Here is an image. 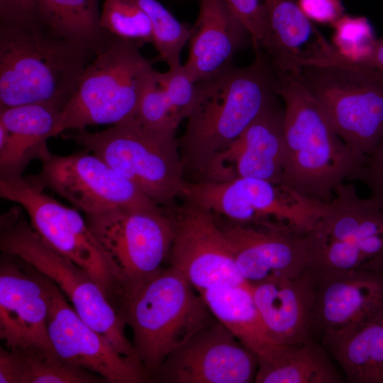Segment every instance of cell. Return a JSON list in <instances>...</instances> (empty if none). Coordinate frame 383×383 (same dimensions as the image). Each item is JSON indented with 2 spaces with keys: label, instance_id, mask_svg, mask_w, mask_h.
<instances>
[{
  "label": "cell",
  "instance_id": "obj_18",
  "mask_svg": "<svg viewBox=\"0 0 383 383\" xmlns=\"http://www.w3.org/2000/svg\"><path fill=\"white\" fill-rule=\"evenodd\" d=\"M235 263L248 283L299 277L309 265L306 234L231 222L222 227Z\"/></svg>",
  "mask_w": 383,
  "mask_h": 383
},
{
  "label": "cell",
  "instance_id": "obj_36",
  "mask_svg": "<svg viewBox=\"0 0 383 383\" xmlns=\"http://www.w3.org/2000/svg\"><path fill=\"white\" fill-rule=\"evenodd\" d=\"M355 179L366 184L370 196L383 206V140L367 157Z\"/></svg>",
  "mask_w": 383,
  "mask_h": 383
},
{
  "label": "cell",
  "instance_id": "obj_8",
  "mask_svg": "<svg viewBox=\"0 0 383 383\" xmlns=\"http://www.w3.org/2000/svg\"><path fill=\"white\" fill-rule=\"evenodd\" d=\"M85 219L116 275L118 310L162 269L174 236L172 211L157 204L118 206L85 214Z\"/></svg>",
  "mask_w": 383,
  "mask_h": 383
},
{
  "label": "cell",
  "instance_id": "obj_34",
  "mask_svg": "<svg viewBox=\"0 0 383 383\" xmlns=\"http://www.w3.org/2000/svg\"><path fill=\"white\" fill-rule=\"evenodd\" d=\"M156 79L174 113L182 120L187 118L195 100L196 83L189 78L184 66L179 64L165 72L157 71Z\"/></svg>",
  "mask_w": 383,
  "mask_h": 383
},
{
  "label": "cell",
  "instance_id": "obj_40",
  "mask_svg": "<svg viewBox=\"0 0 383 383\" xmlns=\"http://www.w3.org/2000/svg\"><path fill=\"white\" fill-rule=\"evenodd\" d=\"M382 272H383V268H382Z\"/></svg>",
  "mask_w": 383,
  "mask_h": 383
},
{
  "label": "cell",
  "instance_id": "obj_7",
  "mask_svg": "<svg viewBox=\"0 0 383 383\" xmlns=\"http://www.w3.org/2000/svg\"><path fill=\"white\" fill-rule=\"evenodd\" d=\"M0 250L25 261L52 280L84 321L120 354L143 368L126 335L123 318L96 282L46 243L20 209H11L1 216Z\"/></svg>",
  "mask_w": 383,
  "mask_h": 383
},
{
  "label": "cell",
  "instance_id": "obj_29",
  "mask_svg": "<svg viewBox=\"0 0 383 383\" xmlns=\"http://www.w3.org/2000/svg\"><path fill=\"white\" fill-rule=\"evenodd\" d=\"M329 353L346 382L383 383V314Z\"/></svg>",
  "mask_w": 383,
  "mask_h": 383
},
{
  "label": "cell",
  "instance_id": "obj_17",
  "mask_svg": "<svg viewBox=\"0 0 383 383\" xmlns=\"http://www.w3.org/2000/svg\"><path fill=\"white\" fill-rule=\"evenodd\" d=\"M277 99L216 155L200 181L252 177L282 185L286 157L284 110Z\"/></svg>",
  "mask_w": 383,
  "mask_h": 383
},
{
  "label": "cell",
  "instance_id": "obj_28",
  "mask_svg": "<svg viewBox=\"0 0 383 383\" xmlns=\"http://www.w3.org/2000/svg\"><path fill=\"white\" fill-rule=\"evenodd\" d=\"M99 0H37V23L50 35L91 50L109 35L101 26Z\"/></svg>",
  "mask_w": 383,
  "mask_h": 383
},
{
  "label": "cell",
  "instance_id": "obj_5",
  "mask_svg": "<svg viewBox=\"0 0 383 383\" xmlns=\"http://www.w3.org/2000/svg\"><path fill=\"white\" fill-rule=\"evenodd\" d=\"M140 46L111 33L94 52L77 89L62 109L53 137L133 118L155 70Z\"/></svg>",
  "mask_w": 383,
  "mask_h": 383
},
{
  "label": "cell",
  "instance_id": "obj_1",
  "mask_svg": "<svg viewBox=\"0 0 383 383\" xmlns=\"http://www.w3.org/2000/svg\"><path fill=\"white\" fill-rule=\"evenodd\" d=\"M277 87V72L262 50L248 66L233 65L196 82L194 106L179 140L184 172L201 180L216 155L279 97Z\"/></svg>",
  "mask_w": 383,
  "mask_h": 383
},
{
  "label": "cell",
  "instance_id": "obj_19",
  "mask_svg": "<svg viewBox=\"0 0 383 383\" xmlns=\"http://www.w3.org/2000/svg\"><path fill=\"white\" fill-rule=\"evenodd\" d=\"M48 312L40 284L16 257L2 252L0 338L6 348H37L56 353L48 334Z\"/></svg>",
  "mask_w": 383,
  "mask_h": 383
},
{
  "label": "cell",
  "instance_id": "obj_22",
  "mask_svg": "<svg viewBox=\"0 0 383 383\" xmlns=\"http://www.w3.org/2000/svg\"><path fill=\"white\" fill-rule=\"evenodd\" d=\"M249 39L248 30L223 0H200L184 70L195 83L209 79L233 65L234 56Z\"/></svg>",
  "mask_w": 383,
  "mask_h": 383
},
{
  "label": "cell",
  "instance_id": "obj_11",
  "mask_svg": "<svg viewBox=\"0 0 383 383\" xmlns=\"http://www.w3.org/2000/svg\"><path fill=\"white\" fill-rule=\"evenodd\" d=\"M43 189L29 177L16 181L0 179V196L23 209L42 239L87 271L116 309L117 277L86 219L76 209L60 203Z\"/></svg>",
  "mask_w": 383,
  "mask_h": 383
},
{
  "label": "cell",
  "instance_id": "obj_37",
  "mask_svg": "<svg viewBox=\"0 0 383 383\" xmlns=\"http://www.w3.org/2000/svg\"><path fill=\"white\" fill-rule=\"evenodd\" d=\"M37 0H0V23L30 26L37 23Z\"/></svg>",
  "mask_w": 383,
  "mask_h": 383
},
{
  "label": "cell",
  "instance_id": "obj_4",
  "mask_svg": "<svg viewBox=\"0 0 383 383\" xmlns=\"http://www.w3.org/2000/svg\"><path fill=\"white\" fill-rule=\"evenodd\" d=\"M118 312L149 382L172 352L216 320L202 296L170 265L124 299Z\"/></svg>",
  "mask_w": 383,
  "mask_h": 383
},
{
  "label": "cell",
  "instance_id": "obj_38",
  "mask_svg": "<svg viewBox=\"0 0 383 383\" xmlns=\"http://www.w3.org/2000/svg\"><path fill=\"white\" fill-rule=\"evenodd\" d=\"M297 2L311 21L333 26L344 15L340 0H298Z\"/></svg>",
  "mask_w": 383,
  "mask_h": 383
},
{
  "label": "cell",
  "instance_id": "obj_10",
  "mask_svg": "<svg viewBox=\"0 0 383 383\" xmlns=\"http://www.w3.org/2000/svg\"><path fill=\"white\" fill-rule=\"evenodd\" d=\"M180 197L231 222L306 234L326 203L284 186L252 177L227 181H187Z\"/></svg>",
  "mask_w": 383,
  "mask_h": 383
},
{
  "label": "cell",
  "instance_id": "obj_31",
  "mask_svg": "<svg viewBox=\"0 0 383 383\" xmlns=\"http://www.w3.org/2000/svg\"><path fill=\"white\" fill-rule=\"evenodd\" d=\"M100 23L101 28L111 35L140 47L152 43L150 19L134 0H104Z\"/></svg>",
  "mask_w": 383,
  "mask_h": 383
},
{
  "label": "cell",
  "instance_id": "obj_26",
  "mask_svg": "<svg viewBox=\"0 0 383 383\" xmlns=\"http://www.w3.org/2000/svg\"><path fill=\"white\" fill-rule=\"evenodd\" d=\"M328 350L318 341L277 343L270 354L258 359L256 383H343Z\"/></svg>",
  "mask_w": 383,
  "mask_h": 383
},
{
  "label": "cell",
  "instance_id": "obj_2",
  "mask_svg": "<svg viewBox=\"0 0 383 383\" xmlns=\"http://www.w3.org/2000/svg\"><path fill=\"white\" fill-rule=\"evenodd\" d=\"M276 72L284 110L282 185L329 202L340 184L355 179L362 163L335 132L299 72Z\"/></svg>",
  "mask_w": 383,
  "mask_h": 383
},
{
  "label": "cell",
  "instance_id": "obj_6",
  "mask_svg": "<svg viewBox=\"0 0 383 383\" xmlns=\"http://www.w3.org/2000/svg\"><path fill=\"white\" fill-rule=\"evenodd\" d=\"M60 135L102 159L157 204L175 209L186 182L176 131L152 128L133 117L103 131Z\"/></svg>",
  "mask_w": 383,
  "mask_h": 383
},
{
  "label": "cell",
  "instance_id": "obj_39",
  "mask_svg": "<svg viewBox=\"0 0 383 383\" xmlns=\"http://www.w3.org/2000/svg\"><path fill=\"white\" fill-rule=\"evenodd\" d=\"M354 65L374 69L383 72V38L375 39L367 51L362 56L354 60L335 57L328 65Z\"/></svg>",
  "mask_w": 383,
  "mask_h": 383
},
{
  "label": "cell",
  "instance_id": "obj_30",
  "mask_svg": "<svg viewBox=\"0 0 383 383\" xmlns=\"http://www.w3.org/2000/svg\"><path fill=\"white\" fill-rule=\"evenodd\" d=\"M134 1L150 19L152 43L159 53V57L169 67L181 64L180 54L189 41L192 26L179 21L157 0Z\"/></svg>",
  "mask_w": 383,
  "mask_h": 383
},
{
  "label": "cell",
  "instance_id": "obj_20",
  "mask_svg": "<svg viewBox=\"0 0 383 383\" xmlns=\"http://www.w3.org/2000/svg\"><path fill=\"white\" fill-rule=\"evenodd\" d=\"M318 279L310 270L294 278L274 277L249 283L266 327L278 343L318 340L314 309Z\"/></svg>",
  "mask_w": 383,
  "mask_h": 383
},
{
  "label": "cell",
  "instance_id": "obj_32",
  "mask_svg": "<svg viewBox=\"0 0 383 383\" xmlns=\"http://www.w3.org/2000/svg\"><path fill=\"white\" fill-rule=\"evenodd\" d=\"M335 49L329 57L354 60L364 55L375 40L370 25L362 16L343 15L333 25Z\"/></svg>",
  "mask_w": 383,
  "mask_h": 383
},
{
  "label": "cell",
  "instance_id": "obj_27",
  "mask_svg": "<svg viewBox=\"0 0 383 383\" xmlns=\"http://www.w3.org/2000/svg\"><path fill=\"white\" fill-rule=\"evenodd\" d=\"M101 377L37 348H0V383H101Z\"/></svg>",
  "mask_w": 383,
  "mask_h": 383
},
{
  "label": "cell",
  "instance_id": "obj_15",
  "mask_svg": "<svg viewBox=\"0 0 383 383\" xmlns=\"http://www.w3.org/2000/svg\"><path fill=\"white\" fill-rule=\"evenodd\" d=\"M257 367V355L216 319L172 352L150 382L250 383Z\"/></svg>",
  "mask_w": 383,
  "mask_h": 383
},
{
  "label": "cell",
  "instance_id": "obj_16",
  "mask_svg": "<svg viewBox=\"0 0 383 383\" xmlns=\"http://www.w3.org/2000/svg\"><path fill=\"white\" fill-rule=\"evenodd\" d=\"M383 314V272L359 270L318 278V340L330 352Z\"/></svg>",
  "mask_w": 383,
  "mask_h": 383
},
{
  "label": "cell",
  "instance_id": "obj_24",
  "mask_svg": "<svg viewBox=\"0 0 383 383\" xmlns=\"http://www.w3.org/2000/svg\"><path fill=\"white\" fill-rule=\"evenodd\" d=\"M268 34L262 50L277 71L299 72L332 44L295 0H265Z\"/></svg>",
  "mask_w": 383,
  "mask_h": 383
},
{
  "label": "cell",
  "instance_id": "obj_23",
  "mask_svg": "<svg viewBox=\"0 0 383 383\" xmlns=\"http://www.w3.org/2000/svg\"><path fill=\"white\" fill-rule=\"evenodd\" d=\"M60 113L43 104L0 108V123L7 131L6 140L0 145V179H23L31 161H40L50 152L48 140L53 137Z\"/></svg>",
  "mask_w": 383,
  "mask_h": 383
},
{
  "label": "cell",
  "instance_id": "obj_21",
  "mask_svg": "<svg viewBox=\"0 0 383 383\" xmlns=\"http://www.w3.org/2000/svg\"><path fill=\"white\" fill-rule=\"evenodd\" d=\"M311 233L339 241L362 254L372 270L383 268V206L373 198H361L353 184L335 191Z\"/></svg>",
  "mask_w": 383,
  "mask_h": 383
},
{
  "label": "cell",
  "instance_id": "obj_3",
  "mask_svg": "<svg viewBox=\"0 0 383 383\" xmlns=\"http://www.w3.org/2000/svg\"><path fill=\"white\" fill-rule=\"evenodd\" d=\"M93 56L38 24L0 23V108L43 104L62 111Z\"/></svg>",
  "mask_w": 383,
  "mask_h": 383
},
{
  "label": "cell",
  "instance_id": "obj_14",
  "mask_svg": "<svg viewBox=\"0 0 383 383\" xmlns=\"http://www.w3.org/2000/svg\"><path fill=\"white\" fill-rule=\"evenodd\" d=\"M174 236L167 259L199 293L218 285L248 283L222 227L210 211L190 201L172 211Z\"/></svg>",
  "mask_w": 383,
  "mask_h": 383
},
{
  "label": "cell",
  "instance_id": "obj_25",
  "mask_svg": "<svg viewBox=\"0 0 383 383\" xmlns=\"http://www.w3.org/2000/svg\"><path fill=\"white\" fill-rule=\"evenodd\" d=\"M214 318L257 358H265L278 343L266 327L249 283L218 285L200 294Z\"/></svg>",
  "mask_w": 383,
  "mask_h": 383
},
{
  "label": "cell",
  "instance_id": "obj_9",
  "mask_svg": "<svg viewBox=\"0 0 383 383\" xmlns=\"http://www.w3.org/2000/svg\"><path fill=\"white\" fill-rule=\"evenodd\" d=\"M299 73L363 165L383 140V72L340 64L304 66Z\"/></svg>",
  "mask_w": 383,
  "mask_h": 383
},
{
  "label": "cell",
  "instance_id": "obj_33",
  "mask_svg": "<svg viewBox=\"0 0 383 383\" xmlns=\"http://www.w3.org/2000/svg\"><path fill=\"white\" fill-rule=\"evenodd\" d=\"M156 72L157 70L133 117L143 125L152 128L177 131L182 120L170 106L162 88L157 81Z\"/></svg>",
  "mask_w": 383,
  "mask_h": 383
},
{
  "label": "cell",
  "instance_id": "obj_13",
  "mask_svg": "<svg viewBox=\"0 0 383 383\" xmlns=\"http://www.w3.org/2000/svg\"><path fill=\"white\" fill-rule=\"evenodd\" d=\"M40 162V172L29 178L43 189L54 191L84 214L118 206L157 204L86 149L67 155L50 152Z\"/></svg>",
  "mask_w": 383,
  "mask_h": 383
},
{
  "label": "cell",
  "instance_id": "obj_12",
  "mask_svg": "<svg viewBox=\"0 0 383 383\" xmlns=\"http://www.w3.org/2000/svg\"><path fill=\"white\" fill-rule=\"evenodd\" d=\"M19 261L44 292L48 308V334L60 357L101 377L106 382H149L142 367L120 354L81 318L52 280L25 261Z\"/></svg>",
  "mask_w": 383,
  "mask_h": 383
},
{
  "label": "cell",
  "instance_id": "obj_35",
  "mask_svg": "<svg viewBox=\"0 0 383 383\" xmlns=\"http://www.w3.org/2000/svg\"><path fill=\"white\" fill-rule=\"evenodd\" d=\"M248 30L255 51L262 50L268 34L265 0H223Z\"/></svg>",
  "mask_w": 383,
  "mask_h": 383
}]
</instances>
